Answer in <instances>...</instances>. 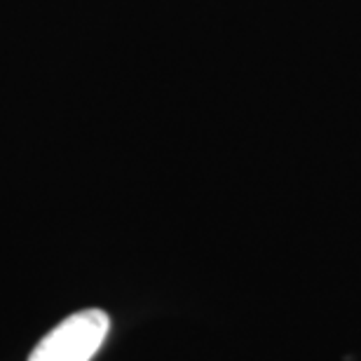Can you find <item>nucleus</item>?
I'll list each match as a JSON object with an SVG mask.
<instances>
[{"instance_id":"nucleus-1","label":"nucleus","mask_w":361,"mask_h":361,"mask_svg":"<svg viewBox=\"0 0 361 361\" xmlns=\"http://www.w3.org/2000/svg\"><path fill=\"white\" fill-rule=\"evenodd\" d=\"M111 331V317L90 307L68 314L38 341L28 361H92Z\"/></svg>"}]
</instances>
